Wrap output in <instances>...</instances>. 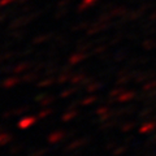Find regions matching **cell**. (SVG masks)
<instances>
[{
    "label": "cell",
    "mask_w": 156,
    "mask_h": 156,
    "mask_svg": "<svg viewBox=\"0 0 156 156\" xmlns=\"http://www.w3.org/2000/svg\"><path fill=\"white\" fill-rule=\"evenodd\" d=\"M35 121H37V119L34 116H25L18 121V128L20 129H27L35 124Z\"/></svg>",
    "instance_id": "cell-1"
},
{
    "label": "cell",
    "mask_w": 156,
    "mask_h": 156,
    "mask_svg": "<svg viewBox=\"0 0 156 156\" xmlns=\"http://www.w3.org/2000/svg\"><path fill=\"white\" fill-rule=\"evenodd\" d=\"M64 136H65L64 131H55V133L50 134V136H48V142L50 143H57V142H60Z\"/></svg>",
    "instance_id": "cell-2"
},
{
    "label": "cell",
    "mask_w": 156,
    "mask_h": 156,
    "mask_svg": "<svg viewBox=\"0 0 156 156\" xmlns=\"http://www.w3.org/2000/svg\"><path fill=\"white\" fill-rule=\"evenodd\" d=\"M18 82H20V78L11 77V78H8V80H5L3 82V87H5V89H11V87H13L14 85H17Z\"/></svg>",
    "instance_id": "cell-3"
},
{
    "label": "cell",
    "mask_w": 156,
    "mask_h": 156,
    "mask_svg": "<svg viewBox=\"0 0 156 156\" xmlns=\"http://www.w3.org/2000/svg\"><path fill=\"white\" fill-rule=\"evenodd\" d=\"M12 140V135L7 133H0V146H5Z\"/></svg>",
    "instance_id": "cell-4"
},
{
    "label": "cell",
    "mask_w": 156,
    "mask_h": 156,
    "mask_svg": "<svg viewBox=\"0 0 156 156\" xmlns=\"http://www.w3.org/2000/svg\"><path fill=\"white\" fill-rule=\"evenodd\" d=\"M83 143H85V139H83V138H80V139L74 140V142H72V143L66 147V150H68V151H70V150H76V148H78V147H81V146L83 144Z\"/></svg>",
    "instance_id": "cell-5"
},
{
    "label": "cell",
    "mask_w": 156,
    "mask_h": 156,
    "mask_svg": "<svg viewBox=\"0 0 156 156\" xmlns=\"http://www.w3.org/2000/svg\"><path fill=\"white\" fill-rule=\"evenodd\" d=\"M76 116H77V112H76V111H69V112H66L65 115H62L61 120L65 121V122H68V121H70V120L74 119Z\"/></svg>",
    "instance_id": "cell-6"
},
{
    "label": "cell",
    "mask_w": 156,
    "mask_h": 156,
    "mask_svg": "<svg viewBox=\"0 0 156 156\" xmlns=\"http://www.w3.org/2000/svg\"><path fill=\"white\" fill-rule=\"evenodd\" d=\"M82 81H83V74H77V76H73L70 78L72 83H81Z\"/></svg>",
    "instance_id": "cell-7"
},
{
    "label": "cell",
    "mask_w": 156,
    "mask_h": 156,
    "mask_svg": "<svg viewBox=\"0 0 156 156\" xmlns=\"http://www.w3.org/2000/svg\"><path fill=\"white\" fill-rule=\"evenodd\" d=\"M52 83H53V80H52V78H47V80L39 82L38 86H39V87H47V86H51Z\"/></svg>",
    "instance_id": "cell-8"
},
{
    "label": "cell",
    "mask_w": 156,
    "mask_h": 156,
    "mask_svg": "<svg viewBox=\"0 0 156 156\" xmlns=\"http://www.w3.org/2000/svg\"><path fill=\"white\" fill-rule=\"evenodd\" d=\"M73 92H76V89H68V90H64V91H61V94H60V96L61 98H66V96H69V95H72Z\"/></svg>",
    "instance_id": "cell-9"
},
{
    "label": "cell",
    "mask_w": 156,
    "mask_h": 156,
    "mask_svg": "<svg viewBox=\"0 0 156 156\" xmlns=\"http://www.w3.org/2000/svg\"><path fill=\"white\" fill-rule=\"evenodd\" d=\"M53 100H55V99H53V98H52V96H48V95H47V96L44 98V99H43L42 101H39V103H41L42 105H48V104H50V103H52V101H53Z\"/></svg>",
    "instance_id": "cell-10"
},
{
    "label": "cell",
    "mask_w": 156,
    "mask_h": 156,
    "mask_svg": "<svg viewBox=\"0 0 156 156\" xmlns=\"http://www.w3.org/2000/svg\"><path fill=\"white\" fill-rule=\"evenodd\" d=\"M52 113V109H44V111H41L38 113V117L39 119H43V117H47L48 115H51Z\"/></svg>",
    "instance_id": "cell-11"
},
{
    "label": "cell",
    "mask_w": 156,
    "mask_h": 156,
    "mask_svg": "<svg viewBox=\"0 0 156 156\" xmlns=\"http://www.w3.org/2000/svg\"><path fill=\"white\" fill-rule=\"evenodd\" d=\"M81 58H83V55H82V53H81V55H77V56H72L69 61H70V64H76V62L80 61Z\"/></svg>",
    "instance_id": "cell-12"
},
{
    "label": "cell",
    "mask_w": 156,
    "mask_h": 156,
    "mask_svg": "<svg viewBox=\"0 0 156 156\" xmlns=\"http://www.w3.org/2000/svg\"><path fill=\"white\" fill-rule=\"evenodd\" d=\"M92 100H95V98H92V96H91V98H87V99H85V100L82 99V100L80 101V103H81V105H87L89 103H91Z\"/></svg>",
    "instance_id": "cell-13"
},
{
    "label": "cell",
    "mask_w": 156,
    "mask_h": 156,
    "mask_svg": "<svg viewBox=\"0 0 156 156\" xmlns=\"http://www.w3.org/2000/svg\"><path fill=\"white\" fill-rule=\"evenodd\" d=\"M26 68H27V65H18L17 68H14L13 72L14 73H20V72H22L23 69H26Z\"/></svg>",
    "instance_id": "cell-14"
},
{
    "label": "cell",
    "mask_w": 156,
    "mask_h": 156,
    "mask_svg": "<svg viewBox=\"0 0 156 156\" xmlns=\"http://www.w3.org/2000/svg\"><path fill=\"white\" fill-rule=\"evenodd\" d=\"M46 154V150H38V151H35L33 155H30V156H43Z\"/></svg>",
    "instance_id": "cell-15"
},
{
    "label": "cell",
    "mask_w": 156,
    "mask_h": 156,
    "mask_svg": "<svg viewBox=\"0 0 156 156\" xmlns=\"http://www.w3.org/2000/svg\"><path fill=\"white\" fill-rule=\"evenodd\" d=\"M0 130H2V128H0Z\"/></svg>",
    "instance_id": "cell-16"
}]
</instances>
